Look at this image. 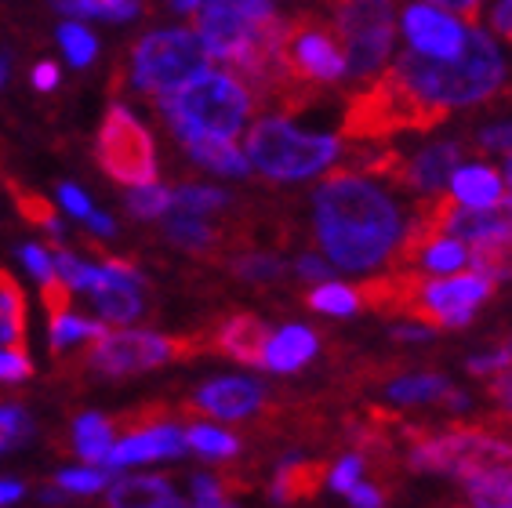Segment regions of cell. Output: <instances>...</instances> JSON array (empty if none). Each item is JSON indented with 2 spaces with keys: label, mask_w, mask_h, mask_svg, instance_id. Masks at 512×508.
<instances>
[{
  "label": "cell",
  "mask_w": 512,
  "mask_h": 508,
  "mask_svg": "<svg viewBox=\"0 0 512 508\" xmlns=\"http://www.w3.org/2000/svg\"><path fill=\"white\" fill-rule=\"evenodd\" d=\"M404 211L356 171H335L313 193V233L324 254L345 273L378 269L404 240Z\"/></svg>",
  "instance_id": "cell-1"
},
{
  "label": "cell",
  "mask_w": 512,
  "mask_h": 508,
  "mask_svg": "<svg viewBox=\"0 0 512 508\" xmlns=\"http://www.w3.org/2000/svg\"><path fill=\"white\" fill-rule=\"evenodd\" d=\"M393 73L404 80L425 106L447 117L458 106H476L498 95L505 84L502 51L483 30H465V48L458 59H425L418 51H400Z\"/></svg>",
  "instance_id": "cell-2"
},
{
  "label": "cell",
  "mask_w": 512,
  "mask_h": 508,
  "mask_svg": "<svg viewBox=\"0 0 512 508\" xmlns=\"http://www.w3.org/2000/svg\"><path fill=\"white\" fill-rule=\"evenodd\" d=\"M157 106L178 142H193V138H229L233 142L255 109V95L233 73L204 69L200 77H193L178 91L160 95Z\"/></svg>",
  "instance_id": "cell-3"
},
{
  "label": "cell",
  "mask_w": 512,
  "mask_h": 508,
  "mask_svg": "<svg viewBox=\"0 0 512 508\" xmlns=\"http://www.w3.org/2000/svg\"><path fill=\"white\" fill-rule=\"evenodd\" d=\"M280 69L287 77V113H302L316 98V88L345 77V51L335 26L316 15H295L284 22Z\"/></svg>",
  "instance_id": "cell-4"
},
{
  "label": "cell",
  "mask_w": 512,
  "mask_h": 508,
  "mask_svg": "<svg viewBox=\"0 0 512 508\" xmlns=\"http://www.w3.org/2000/svg\"><path fill=\"white\" fill-rule=\"evenodd\" d=\"M207 352L204 334H153V331H106L99 342H88V352L69 363V371H84L88 378L117 381L131 374L157 371L164 363H182Z\"/></svg>",
  "instance_id": "cell-5"
},
{
  "label": "cell",
  "mask_w": 512,
  "mask_h": 508,
  "mask_svg": "<svg viewBox=\"0 0 512 508\" xmlns=\"http://www.w3.org/2000/svg\"><path fill=\"white\" fill-rule=\"evenodd\" d=\"M436 109H429L422 98L396 77L393 69H385L367 88H360L342 117V135L356 142H382L400 131H429V127L444 124Z\"/></svg>",
  "instance_id": "cell-6"
},
{
  "label": "cell",
  "mask_w": 512,
  "mask_h": 508,
  "mask_svg": "<svg viewBox=\"0 0 512 508\" xmlns=\"http://www.w3.org/2000/svg\"><path fill=\"white\" fill-rule=\"evenodd\" d=\"M342 157V142L331 135H309L298 131L284 117L258 120L247 131V160L266 178L276 182H298V178L320 175Z\"/></svg>",
  "instance_id": "cell-7"
},
{
  "label": "cell",
  "mask_w": 512,
  "mask_h": 508,
  "mask_svg": "<svg viewBox=\"0 0 512 508\" xmlns=\"http://www.w3.org/2000/svg\"><path fill=\"white\" fill-rule=\"evenodd\" d=\"M207 62H211V55L193 30L146 33L128 51V84L153 102V98L171 95L193 77H200Z\"/></svg>",
  "instance_id": "cell-8"
},
{
  "label": "cell",
  "mask_w": 512,
  "mask_h": 508,
  "mask_svg": "<svg viewBox=\"0 0 512 508\" xmlns=\"http://www.w3.org/2000/svg\"><path fill=\"white\" fill-rule=\"evenodd\" d=\"M327 8L345 51V77L371 80L393 51V0H327Z\"/></svg>",
  "instance_id": "cell-9"
},
{
  "label": "cell",
  "mask_w": 512,
  "mask_h": 508,
  "mask_svg": "<svg viewBox=\"0 0 512 508\" xmlns=\"http://www.w3.org/2000/svg\"><path fill=\"white\" fill-rule=\"evenodd\" d=\"M95 164L102 175L113 178L117 186H153L157 182V142L146 131V124L128 106L106 109V117L95 135Z\"/></svg>",
  "instance_id": "cell-10"
},
{
  "label": "cell",
  "mask_w": 512,
  "mask_h": 508,
  "mask_svg": "<svg viewBox=\"0 0 512 508\" xmlns=\"http://www.w3.org/2000/svg\"><path fill=\"white\" fill-rule=\"evenodd\" d=\"M404 37L411 40V51L440 62L458 59L465 48L462 22L447 15L444 8H433V4H411L404 11Z\"/></svg>",
  "instance_id": "cell-11"
},
{
  "label": "cell",
  "mask_w": 512,
  "mask_h": 508,
  "mask_svg": "<svg viewBox=\"0 0 512 508\" xmlns=\"http://www.w3.org/2000/svg\"><path fill=\"white\" fill-rule=\"evenodd\" d=\"M266 403V389L251 378H215L204 381L193 400L182 407V414H207V418L237 421L255 414Z\"/></svg>",
  "instance_id": "cell-12"
},
{
  "label": "cell",
  "mask_w": 512,
  "mask_h": 508,
  "mask_svg": "<svg viewBox=\"0 0 512 508\" xmlns=\"http://www.w3.org/2000/svg\"><path fill=\"white\" fill-rule=\"evenodd\" d=\"M273 338L269 323L255 313H233L226 320H218L211 331L204 334V345L211 352H222L229 360L244 363V367H262L266 363V345Z\"/></svg>",
  "instance_id": "cell-13"
},
{
  "label": "cell",
  "mask_w": 512,
  "mask_h": 508,
  "mask_svg": "<svg viewBox=\"0 0 512 508\" xmlns=\"http://www.w3.org/2000/svg\"><path fill=\"white\" fill-rule=\"evenodd\" d=\"M186 450V436L168 425V421H157V425H146V429L131 432L120 443L106 450L102 465L106 469H124V465H142V461H164V458H182Z\"/></svg>",
  "instance_id": "cell-14"
},
{
  "label": "cell",
  "mask_w": 512,
  "mask_h": 508,
  "mask_svg": "<svg viewBox=\"0 0 512 508\" xmlns=\"http://www.w3.org/2000/svg\"><path fill=\"white\" fill-rule=\"evenodd\" d=\"M447 233L469 247L491 244L498 236L512 233V196H502L491 207H454L447 218Z\"/></svg>",
  "instance_id": "cell-15"
},
{
  "label": "cell",
  "mask_w": 512,
  "mask_h": 508,
  "mask_svg": "<svg viewBox=\"0 0 512 508\" xmlns=\"http://www.w3.org/2000/svg\"><path fill=\"white\" fill-rule=\"evenodd\" d=\"M389 400L393 403H444V407H465V392L444 378V374H407L389 385Z\"/></svg>",
  "instance_id": "cell-16"
},
{
  "label": "cell",
  "mask_w": 512,
  "mask_h": 508,
  "mask_svg": "<svg viewBox=\"0 0 512 508\" xmlns=\"http://www.w3.org/2000/svg\"><path fill=\"white\" fill-rule=\"evenodd\" d=\"M316 331L309 327H284V331H276L266 345V363L269 371L276 374H291V371H302L309 360L316 356Z\"/></svg>",
  "instance_id": "cell-17"
},
{
  "label": "cell",
  "mask_w": 512,
  "mask_h": 508,
  "mask_svg": "<svg viewBox=\"0 0 512 508\" xmlns=\"http://www.w3.org/2000/svg\"><path fill=\"white\" fill-rule=\"evenodd\" d=\"M175 498L171 479L164 476H124L106 490V508H160Z\"/></svg>",
  "instance_id": "cell-18"
},
{
  "label": "cell",
  "mask_w": 512,
  "mask_h": 508,
  "mask_svg": "<svg viewBox=\"0 0 512 508\" xmlns=\"http://www.w3.org/2000/svg\"><path fill=\"white\" fill-rule=\"evenodd\" d=\"M331 469L327 461H306V458H287L273 479V498L276 501H306L316 490L324 487Z\"/></svg>",
  "instance_id": "cell-19"
},
{
  "label": "cell",
  "mask_w": 512,
  "mask_h": 508,
  "mask_svg": "<svg viewBox=\"0 0 512 508\" xmlns=\"http://www.w3.org/2000/svg\"><path fill=\"white\" fill-rule=\"evenodd\" d=\"M168 211L171 215L164 218V236H168L175 247L193 251V254H211L222 247V233H218L215 222H207V215L178 211V207H168Z\"/></svg>",
  "instance_id": "cell-20"
},
{
  "label": "cell",
  "mask_w": 512,
  "mask_h": 508,
  "mask_svg": "<svg viewBox=\"0 0 512 508\" xmlns=\"http://www.w3.org/2000/svg\"><path fill=\"white\" fill-rule=\"evenodd\" d=\"M451 196L465 207H491L505 196V182L494 167L469 164L451 175Z\"/></svg>",
  "instance_id": "cell-21"
},
{
  "label": "cell",
  "mask_w": 512,
  "mask_h": 508,
  "mask_svg": "<svg viewBox=\"0 0 512 508\" xmlns=\"http://www.w3.org/2000/svg\"><path fill=\"white\" fill-rule=\"evenodd\" d=\"M0 349L26 352V294L4 265H0Z\"/></svg>",
  "instance_id": "cell-22"
},
{
  "label": "cell",
  "mask_w": 512,
  "mask_h": 508,
  "mask_svg": "<svg viewBox=\"0 0 512 508\" xmlns=\"http://www.w3.org/2000/svg\"><path fill=\"white\" fill-rule=\"evenodd\" d=\"M186 153L197 160L207 171H218V175H247V157L240 153L229 138H193V142H182Z\"/></svg>",
  "instance_id": "cell-23"
},
{
  "label": "cell",
  "mask_w": 512,
  "mask_h": 508,
  "mask_svg": "<svg viewBox=\"0 0 512 508\" xmlns=\"http://www.w3.org/2000/svg\"><path fill=\"white\" fill-rule=\"evenodd\" d=\"M0 186L11 193V200H15V211H19L26 222L37 225V229H48V233H62V218H59V211L51 207L48 196L33 193L30 186H22L19 178L4 175V171H0Z\"/></svg>",
  "instance_id": "cell-24"
},
{
  "label": "cell",
  "mask_w": 512,
  "mask_h": 508,
  "mask_svg": "<svg viewBox=\"0 0 512 508\" xmlns=\"http://www.w3.org/2000/svg\"><path fill=\"white\" fill-rule=\"evenodd\" d=\"M113 418L106 414H80L73 421V450H77V458L91 461V465H102L106 458V450L113 447Z\"/></svg>",
  "instance_id": "cell-25"
},
{
  "label": "cell",
  "mask_w": 512,
  "mask_h": 508,
  "mask_svg": "<svg viewBox=\"0 0 512 508\" xmlns=\"http://www.w3.org/2000/svg\"><path fill=\"white\" fill-rule=\"evenodd\" d=\"M69 19H109L128 22L142 15V0H51Z\"/></svg>",
  "instance_id": "cell-26"
},
{
  "label": "cell",
  "mask_w": 512,
  "mask_h": 508,
  "mask_svg": "<svg viewBox=\"0 0 512 508\" xmlns=\"http://www.w3.org/2000/svg\"><path fill=\"white\" fill-rule=\"evenodd\" d=\"M411 265H422L425 273H458V269H469V244H462V240H447V236H440V240H433V244H425L422 251L414 254ZM407 265V269H411Z\"/></svg>",
  "instance_id": "cell-27"
},
{
  "label": "cell",
  "mask_w": 512,
  "mask_h": 508,
  "mask_svg": "<svg viewBox=\"0 0 512 508\" xmlns=\"http://www.w3.org/2000/svg\"><path fill=\"white\" fill-rule=\"evenodd\" d=\"M469 269L491 280H512V233L498 236L491 244L469 247Z\"/></svg>",
  "instance_id": "cell-28"
},
{
  "label": "cell",
  "mask_w": 512,
  "mask_h": 508,
  "mask_svg": "<svg viewBox=\"0 0 512 508\" xmlns=\"http://www.w3.org/2000/svg\"><path fill=\"white\" fill-rule=\"evenodd\" d=\"M106 331L109 327L99 320H84V316L62 313L51 320V352L59 356L62 349H69V345H77V342H99Z\"/></svg>",
  "instance_id": "cell-29"
},
{
  "label": "cell",
  "mask_w": 512,
  "mask_h": 508,
  "mask_svg": "<svg viewBox=\"0 0 512 508\" xmlns=\"http://www.w3.org/2000/svg\"><path fill=\"white\" fill-rule=\"evenodd\" d=\"M186 447H193L200 458H211V461H226V458H237V454H240L237 436H229V432L215 429V425H204V421L189 425Z\"/></svg>",
  "instance_id": "cell-30"
},
{
  "label": "cell",
  "mask_w": 512,
  "mask_h": 508,
  "mask_svg": "<svg viewBox=\"0 0 512 508\" xmlns=\"http://www.w3.org/2000/svg\"><path fill=\"white\" fill-rule=\"evenodd\" d=\"M306 305H309V309H316V313H327V316H353V313H360V298H356L353 287L331 284V280H324V284L316 287V291H309L306 294Z\"/></svg>",
  "instance_id": "cell-31"
},
{
  "label": "cell",
  "mask_w": 512,
  "mask_h": 508,
  "mask_svg": "<svg viewBox=\"0 0 512 508\" xmlns=\"http://www.w3.org/2000/svg\"><path fill=\"white\" fill-rule=\"evenodd\" d=\"M171 207L193 211V215H211V211L229 207V193L215 186H182V189H171Z\"/></svg>",
  "instance_id": "cell-32"
},
{
  "label": "cell",
  "mask_w": 512,
  "mask_h": 508,
  "mask_svg": "<svg viewBox=\"0 0 512 508\" xmlns=\"http://www.w3.org/2000/svg\"><path fill=\"white\" fill-rule=\"evenodd\" d=\"M233 273L247 284H269L276 276H284V262L276 258V254H266V251H251V254H240L233 258Z\"/></svg>",
  "instance_id": "cell-33"
},
{
  "label": "cell",
  "mask_w": 512,
  "mask_h": 508,
  "mask_svg": "<svg viewBox=\"0 0 512 508\" xmlns=\"http://www.w3.org/2000/svg\"><path fill=\"white\" fill-rule=\"evenodd\" d=\"M168 207H171V189L168 186H138L131 189L128 196V215L138 218V222H149V218H160V215H168Z\"/></svg>",
  "instance_id": "cell-34"
},
{
  "label": "cell",
  "mask_w": 512,
  "mask_h": 508,
  "mask_svg": "<svg viewBox=\"0 0 512 508\" xmlns=\"http://www.w3.org/2000/svg\"><path fill=\"white\" fill-rule=\"evenodd\" d=\"M59 44H62V51H66V59L73 62V66H88V62L99 55V40L91 37L80 22H66V26H62Z\"/></svg>",
  "instance_id": "cell-35"
},
{
  "label": "cell",
  "mask_w": 512,
  "mask_h": 508,
  "mask_svg": "<svg viewBox=\"0 0 512 508\" xmlns=\"http://www.w3.org/2000/svg\"><path fill=\"white\" fill-rule=\"evenodd\" d=\"M113 479L106 469H66L55 476V487L66 490V494H99L106 490Z\"/></svg>",
  "instance_id": "cell-36"
},
{
  "label": "cell",
  "mask_w": 512,
  "mask_h": 508,
  "mask_svg": "<svg viewBox=\"0 0 512 508\" xmlns=\"http://www.w3.org/2000/svg\"><path fill=\"white\" fill-rule=\"evenodd\" d=\"M30 418L22 407H0V454L11 447H19L26 436H30Z\"/></svg>",
  "instance_id": "cell-37"
},
{
  "label": "cell",
  "mask_w": 512,
  "mask_h": 508,
  "mask_svg": "<svg viewBox=\"0 0 512 508\" xmlns=\"http://www.w3.org/2000/svg\"><path fill=\"white\" fill-rule=\"evenodd\" d=\"M40 302H44L48 320H55V316L69 313V305H73V287H69L62 276H48V280L40 284Z\"/></svg>",
  "instance_id": "cell-38"
},
{
  "label": "cell",
  "mask_w": 512,
  "mask_h": 508,
  "mask_svg": "<svg viewBox=\"0 0 512 508\" xmlns=\"http://www.w3.org/2000/svg\"><path fill=\"white\" fill-rule=\"evenodd\" d=\"M189 508H233L226 498L222 479L215 476H193V505Z\"/></svg>",
  "instance_id": "cell-39"
},
{
  "label": "cell",
  "mask_w": 512,
  "mask_h": 508,
  "mask_svg": "<svg viewBox=\"0 0 512 508\" xmlns=\"http://www.w3.org/2000/svg\"><path fill=\"white\" fill-rule=\"evenodd\" d=\"M360 476H364V454H345L327 479H331V487H335L338 494H349V490L360 483Z\"/></svg>",
  "instance_id": "cell-40"
},
{
  "label": "cell",
  "mask_w": 512,
  "mask_h": 508,
  "mask_svg": "<svg viewBox=\"0 0 512 508\" xmlns=\"http://www.w3.org/2000/svg\"><path fill=\"white\" fill-rule=\"evenodd\" d=\"M473 146L476 153H512V124H487Z\"/></svg>",
  "instance_id": "cell-41"
},
{
  "label": "cell",
  "mask_w": 512,
  "mask_h": 508,
  "mask_svg": "<svg viewBox=\"0 0 512 508\" xmlns=\"http://www.w3.org/2000/svg\"><path fill=\"white\" fill-rule=\"evenodd\" d=\"M33 374L30 352L22 349H0V381H26Z\"/></svg>",
  "instance_id": "cell-42"
},
{
  "label": "cell",
  "mask_w": 512,
  "mask_h": 508,
  "mask_svg": "<svg viewBox=\"0 0 512 508\" xmlns=\"http://www.w3.org/2000/svg\"><path fill=\"white\" fill-rule=\"evenodd\" d=\"M512 367V352L505 349H494L487 352V356H473L469 360V374H476V378H483V374H498V371H509Z\"/></svg>",
  "instance_id": "cell-43"
},
{
  "label": "cell",
  "mask_w": 512,
  "mask_h": 508,
  "mask_svg": "<svg viewBox=\"0 0 512 508\" xmlns=\"http://www.w3.org/2000/svg\"><path fill=\"white\" fill-rule=\"evenodd\" d=\"M19 254H22V262H26V269H30L33 276H37L40 284H44V280H48V276H55V265H51V254H48V247L26 244Z\"/></svg>",
  "instance_id": "cell-44"
},
{
  "label": "cell",
  "mask_w": 512,
  "mask_h": 508,
  "mask_svg": "<svg viewBox=\"0 0 512 508\" xmlns=\"http://www.w3.org/2000/svg\"><path fill=\"white\" fill-rule=\"evenodd\" d=\"M349 501H353V508H382L385 505L382 490H378L375 483H364V479L349 490Z\"/></svg>",
  "instance_id": "cell-45"
},
{
  "label": "cell",
  "mask_w": 512,
  "mask_h": 508,
  "mask_svg": "<svg viewBox=\"0 0 512 508\" xmlns=\"http://www.w3.org/2000/svg\"><path fill=\"white\" fill-rule=\"evenodd\" d=\"M425 4H433V8H447L451 15H462L465 22H476L480 19L483 0H425Z\"/></svg>",
  "instance_id": "cell-46"
},
{
  "label": "cell",
  "mask_w": 512,
  "mask_h": 508,
  "mask_svg": "<svg viewBox=\"0 0 512 508\" xmlns=\"http://www.w3.org/2000/svg\"><path fill=\"white\" fill-rule=\"evenodd\" d=\"M59 196H62V204H66L69 215H77V218H88L91 215V204H88V196L80 193L77 186H59Z\"/></svg>",
  "instance_id": "cell-47"
},
{
  "label": "cell",
  "mask_w": 512,
  "mask_h": 508,
  "mask_svg": "<svg viewBox=\"0 0 512 508\" xmlns=\"http://www.w3.org/2000/svg\"><path fill=\"white\" fill-rule=\"evenodd\" d=\"M491 30L512 44V0H498L491 11Z\"/></svg>",
  "instance_id": "cell-48"
},
{
  "label": "cell",
  "mask_w": 512,
  "mask_h": 508,
  "mask_svg": "<svg viewBox=\"0 0 512 508\" xmlns=\"http://www.w3.org/2000/svg\"><path fill=\"white\" fill-rule=\"evenodd\" d=\"M295 269H298V276H306V280H320V284H324V280H331V265L320 262L316 254H302Z\"/></svg>",
  "instance_id": "cell-49"
},
{
  "label": "cell",
  "mask_w": 512,
  "mask_h": 508,
  "mask_svg": "<svg viewBox=\"0 0 512 508\" xmlns=\"http://www.w3.org/2000/svg\"><path fill=\"white\" fill-rule=\"evenodd\" d=\"M30 80L37 91H55L59 88V66L55 62H40V66H33Z\"/></svg>",
  "instance_id": "cell-50"
},
{
  "label": "cell",
  "mask_w": 512,
  "mask_h": 508,
  "mask_svg": "<svg viewBox=\"0 0 512 508\" xmlns=\"http://www.w3.org/2000/svg\"><path fill=\"white\" fill-rule=\"evenodd\" d=\"M491 396H494V400H498V403H502L505 414H509V418H512V367L502 374V378H494Z\"/></svg>",
  "instance_id": "cell-51"
},
{
  "label": "cell",
  "mask_w": 512,
  "mask_h": 508,
  "mask_svg": "<svg viewBox=\"0 0 512 508\" xmlns=\"http://www.w3.org/2000/svg\"><path fill=\"white\" fill-rule=\"evenodd\" d=\"M433 327H396L393 338L396 342H433Z\"/></svg>",
  "instance_id": "cell-52"
},
{
  "label": "cell",
  "mask_w": 512,
  "mask_h": 508,
  "mask_svg": "<svg viewBox=\"0 0 512 508\" xmlns=\"http://www.w3.org/2000/svg\"><path fill=\"white\" fill-rule=\"evenodd\" d=\"M22 483L19 479H0V505H11V501H19L22 498Z\"/></svg>",
  "instance_id": "cell-53"
},
{
  "label": "cell",
  "mask_w": 512,
  "mask_h": 508,
  "mask_svg": "<svg viewBox=\"0 0 512 508\" xmlns=\"http://www.w3.org/2000/svg\"><path fill=\"white\" fill-rule=\"evenodd\" d=\"M88 225H91V229H99V233H106V236L117 233V225H113V218H109V215H99V211H91V215H88Z\"/></svg>",
  "instance_id": "cell-54"
},
{
  "label": "cell",
  "mask_w": 512,
  "mask_h": 508,
  "mask_svg": "<svg viewBox=\"0 0 512 508\" xmlns=\"http://www.w3.org/2000/svg\"><path fill=\"white\" fill-rule=\"evenodd\" d=\"M8 69H11V59L8 55H0V88H4V80H8Z\"/></svg>",
  "instance_id": "cell-55"
},
{
  "label": "cell",
  "mask_w": 512,
  "mask_h": 508,
  "mask_svg": "<svg viewBox=\"0 0 512 508\" xmlns=\"http://www.w3.org/2000/svg\"><path fill=\"white\" fill-rule=\"evenodd\" d=\"M171 4H175L178 11H193L200 4V0H171Z\"/></svg>",
  "instance_id": "cell-56"
},
{
  "label": "cell",
  "mask_w": 512,
  "mask_h": 508,
  "mask_svg": "<svg viewBox=\"0 0 512 508\" xmlns=\"http://www.w3.org/2000/svg\"><path fill=\"white\" fill-rule=\"evenodd\" d=\"M160 508H189V505H182V501H178V498H171L168 505H160Z\"/></svg>",
  "instance_id": "cell-57"
},
{
  "label": "cell",
  "mask_w": 512,
  "mask_h": 508,
  "mask_svg": "<svg viewBox=\"0 0 512 508\" xmlns=\"http://www.w3.org/2000/svg\"><path fill=\"white\" fill-rule=\"evenodd\" d=\"M505 178H509V189H512V153H509V164H505Z\"/></svg>",
  "instance_id": "cell-58"
}]
</instances>
